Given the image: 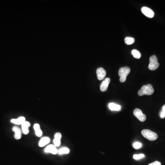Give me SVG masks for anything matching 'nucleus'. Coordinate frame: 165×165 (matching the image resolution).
I'll use <instances>...</instances> for the list:
<instances>
[{
  "instance_id": "nucleus-1",
  "label": "nucleus",
  "mask_w": 165,
  "mask_h": 165,
  "mask_svg": "<svg viewBox=\"0 0 165 165\" xmlns=\"http://www.w3.org/2000/svg\"><path fill=\"white\" fill-rule=\"evenodd\" d=\"M154 92L153 86L150 84H148L146 85H143L140 90L138 91V94L140 96L144 95H151Z\"/></svg>"
},
{
  "instance_id": "nucleus-2",
  "label": "nucleus",
  "mask_w": 165,
  "mask_h": 165,
  "mask_svg": "<svg viewBox=\"0 0 165 165\" xmlns=\"http://www.w3.org/2000/svg\"><path fill=\"white\" fill-rule=\"evenodd\" d=\"M141 134L145 138L150 141H154L157 140L158 135L155 132L148 129H144L141 131Z\"/></svg>"
},
{
  "instance_id": "nucleus-3",
  "label": "nucleus",
  "mask_w": 165,
  "mask_h": 165,
  "mask_svg": "<svg viewBox=\"0 0 165 165\" xmlns=\"http://www.w3.org/2000/svg\"><path fill=\"white\" fill-rule=\"evenodd\" d=\"M130 69L129 67H125L120 68L119 70L118 75L120 76V81L122 82L126 81L128 75L130 73Z\"/></svg>"
},
{
  "instance_id": "nucleus-4",
  "label": "nucleus",
  "mask_w": 165,
  "mask_h": 165,
  "mask_svg": "<svg viewBox=\"0 0 165 165\" xmlns=\"http://www.w3.org/2000/svg\"><path fill=\"white\" fill-rule=\"evenodd\" d=\"M159 67V63H158V59L156 56L153 55L150 58V63L148 68L150 70H155L157 69Z\"/></svg>"
},
{
  "instance_id": "nucleus-5",
  "label": "nucleus",
  "mask_w": 165,
  "mask_h": 165,
  "mask_svg": "<svg viewBox=\"0 0 165 165\" xmlns=\"http://www.w3.org/2000/svg\"><path fill=\"white\" fill-rule=\"evenodd\" d=\"M134 116L138 119L139 121L140 122H144L146 119V116L145 114H143L142 110L140 109L136 108L134 110Z\"/></svg>"
},
{
  "instance_id": "nucleus-6",
  "label": "nucleus",
  "mask_w": 165,
  "mask_h": 165,
  "mask_svg": "<svg viewBox=\"0 0 165 165\" xmlns=\"http://www.w3.org/2000/svg\"><path fill=\"white\" fill-rule=\"evenodd\" d=\"M141 11L143 14L148 18H152L154 17L155 13L151 9L148 7H144L141 8Z\"/></svg>"
},
{
  "instance_id": "nucleus-7",
  "label": "nucleus",
  "mask_w": 165,
  "mask_h": 165,
  "mask_svg": "<svg viewBox=\"0 0 165 165\" xmlns=\"http://www.w3.org/2000/svg\"><path fill=\"white\" fill-rule=\"evenodd\" d=\"M97 76L98 79L99 80H102L106 77V71L102 68H99L96 70Z\"/></svg>"
},
{
  "instance_id": "nucleus-8",
  "label": "nucleus",
  "mask_w": 165,
  "mask_h": 165,
  "mask_svg": "<svg viewBox=\"0 0 165 165\" xmlns=\"http://www.w3.org/2000/svg\"><path fill=\"white\" fill-rule=\"evenodd\" d=\"M58 150L55 145L53 144L48 145L47 147L45 148V152L46 153H50L53 154V155H56L58 154Z\"/></svg>"
},
{
  "instance_id": "nucleus-9",
  "label": "nucleus",
  "mask_w": 165,
  "mask_h": 165,
  "mask_svg": "<svg viewBox=\"0 0 165 165\" xmlns=\"http://www.w3.org/2000/svg\"><path fill=\"white\" fill-rule=\"evenodd\" d=\"M110 81V79L108 78H106L103 81L100 86V90L101 91L105 92L107 90Z\"/></svg>"
},
{
  "instance_id": "nucleus-10",
  "label": "nucleus",
  "mask_w": 165,
  "mask_h": 165,
  "mask_svg": "<svg viewBox=\"0 0 165 165\" xmlns=\"http://www.w3.org/2000/svg\"><path fill=\"white\" fill-rule=\"evenodd\" d=\"M62 137V134L60 133H57L54 135V139L53 140L54 145L55 146H60L61 144V140Z\"/></svg>"
},
{
  "instance_id": "nucleus-11",
  "label": "nucleus",
  "mask_w": 165,
  "mask_h": 165,
  "mask_svg": "<svg viewBox=\"0 0 165 165\" xmlns=\"http://www.w3.org/2000/svg\"><path fill=\"white\" fill-rule=\"evenodd\" d=\"M13 131L15 133L14 138L17 140H20L22 137V130L17 126H14L13 128Z\"/></svg>"
},
{
  "instance_id": "nucleus-12",
  "label": "nucleus",
  "mask_w": 165,
  "mask_h": 165,
  "mask_svg": "<svg viewBox=\"0 0 165 165\" xmlns=\"http://www.w3.org/2000/svg\"><path fill=\"white\" fill-rule=\"evenodd\" d=\"M30 126V122L28 121H25V122L21 125L22 126V131L23 134L25 135H27L29 133V127Z\"/></svg>"
},
{
  "instance_id": "nucleus-13",
  "label": "nucleus",
  "mask_w": 165,
  "mask_h": 165,
  "mask_svg": "<svg viewBox=\"0 0 165 165\" xmlns=\"http://www.w3.org/2000/svg\"><path fill=\"white\" fill-rule=\"evenodd\" d=\"M50 142V138L48 137H44L41 138L39 142V146L40 147H43L48 144Z\"/></svg>"
},
{
  "instance_id": "nucleus-14",
  "label": "nucleus",
  "mask_w": 165,
  "mask_h": 165,
  "mask_svg": "<svg viewBox=\"0 0 165 165\" xmlns=\"http://www.w3.org/2000/svg\"><path fill=\"white\" fill-rule=\"evenodd\" d=\"M25 121L26 119L24 116H20L17 119H12L11 120L12 123L17 125H22Z\"/></svg>"
},
{
  "instance_id": "nucleus-15",
  "label": "nucleus",
  "mask_w": 165,
  "mask_h": 165,
  "mask_svg": "<svg viewBox=\"0 0 165 165\" xmlns=\"http://www.w3.org/2000/svg\"><path fill=\"white\" fill-rule=\"evenodd\" d=\"M34 128L35 134L38 137H41L42 135V131L40 125L38 123H35L34 125Z\"/></svg>"
},
{
  "instance_id": "nucleus-16",
  "label": "nucleus",
  "mask_w": 165,
  "mask_h": 165,
  "mask_svg": "<svg viewBox=\"0 0 165 165\" xmlns=\"http://www.w3.org/2000/svg\"><path fill=\"white\" fill-rule=\"evenodd\" d=\"M108 106L109 107L110 109L112 110H115V111H119L121 110V106L120 105L114 103H110L109 104Z\"/></svg>"
},
{
  "instance_id": "nucleus-17",
  "label": "nucleus",
  "mask_w": 165,
  "mask_h": 165,
  "mask_svg": "<svg viewBox=\"0 0 165 165\" xmlns=\"http://www.w3.org/2000/svg\"><path fill=\"white\" fill-rule=\"evenodd\" d=\"M70 152V150L66 147H63L58 150V154L59 155L68 154Z\"/></svg>"
},
{
  "instance_id": "nucleus-18",
  "label": "nucleus",
  "mask_w": 165,
  "mask_h": 165,
  "mask_svg": "<svg viewBox=\"0 0 165 165\" xmlns=\"http://www.w3.org/2000/svg\"><path fill=\"white\" fill-rule=\"evenodd\" d=\"M125 43L128 45L133 44L135 41L134 39L131 37H127L125 38Z\"/></svg>"
},
{
  "instance_id": "nucleus-19",
  "label": "nucleus",
  "mask_w": 165,
  "mask_h": 165,
  "mask_svg": "<svg viewBox=\"0 0 165 165\" xmlns=\"http://www.w3.org/2000/svg\"><path fill=\"white\" fill-rule=\"evenodd\" d=\"M132 54L134 58L137 59H140L141 57L140 53L137 50H133L132 51Z\"/></svg>"
},
{
  "instance_id": "nucleus-20",
  "label": "nucleus",
  "mask_w": 165,
  "mask_h": 165,
  "mask_svg": "<svg viewBox=\"0 0 165 165\" xmlns=\"http://www.w3.org/2000/svg\"><path fill=\"white\" fill-rule=\"evenodd\" d=\"M160 116L162 119L165 118V105H163L162 107V110L160 112Z\"/></svg>"
},
{
  "instance_id": "nucleus-21",
  "label": "nucleus",
  "mask_w": 165,
  "mask_h": 165,
  "mask_svg": "<svg viewBox=\"0 0 165 165\" xmlns=\"http://www.w3.org/2000/svg\"><path fill=\"white\" fill-rule=\"evenodd\" d=\"M144 155L143 154H138V155H134L133 156V158H134V159L136 160L141 159H142V158H144Z\"/></svg>"
},
{
  "instance_id": "nucleus-22",
  "label": "nucleus",
  "mask_w": 165,
  "mask_h": 165,
  "mask_svg": "<svg viewBox=\"0 0 165 165\" xmlns=\"http://www.w3.org/2000/svg\"><path fill=\"white\" fill-rule=\"evenodd\" d=\"M142 144L140 142H136L133 144V147L135 149H138L142 147Z\"/></svg>"
},
{
  "instance_id": "nucleus-23",
  "label": "nucleus",
  "mask_w": 165,
  "mask_h": 165,
  "mask_svg": "<svg viewBox=\"0 0 165 165\" xmlns=\"http://www.w3.org/2000/svg\"><path fill=\"white\" fill-rule=\"evenodd\" d=\"M149 165H162V164L159 161H155L153 162H152L150 164H149Z\"/></svg>"
}]
</instances>
